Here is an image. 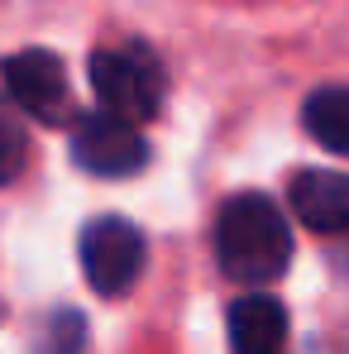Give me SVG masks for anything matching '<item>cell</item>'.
Wrapping results in <instances>:
<instances>
[{
	"instance_id": "6",
	"label": "cell",
	"mask_w": 349,
	"mask_h": 354,
	"mask_svg": "<svg viewBox=\"0 0 349 354\" xmlns=\"http://www.w3.org/2000/svg\"><path fill=\"white\" fill-rule=\"evenodd\" d=\"M292 211L316 235H345L349 230V177L306 168L292 177Z\"/></svg>"
},
{
	"instance_id": "3",
	"label": "cell",
	"mask_w": 349,
	"mask_h": 354,
	"mask_svg": "<svg viewBox=\"0 0 349 354\" xmlns=\"http://www.w3.org/2000/svg\"><path fill=\"white\" fill-rule=\"evenodd\" d=\"M149 263V244L134 221L124 216H96L82 230V273L101 297H124Z\"/></svg>"
},
{
	"instance_id": "8",
	"label": "cell",
	"mask_w": 349,
	"mask_h": 354,
	"mask_svg": "<svg viewBox=\"0 0 349 354\" xmlns=\"http://www.w3.org/2000/svg\"><path fill=\"white\" fill-rule=\"evenodd\" d=\"M301 124H306V134L321 149L349 158V86H340V82L335 86H316L301 101Z\"/></svg>"
},
{
	"instance_id": "2",
	"label": "cell",
	"mask_w": 349,
	"mask_h": 354,
	"mask_svg": "<svg viewBox=\"0 0 349 354\" xmlns=\"http://www.w3.org/2000/svg\"><path fill=\"white\" fill-rule=\"evenodd\" d=\"M91 86L111 115L153 120L163 106V62L149 53V44H120V48H96L91 53Z\"/></svg>"
},
{
	"instance_id": "9",
	"label": "cell",
	"mask_w": 349,
	"mask_h": 354,
	"mask_svg": "<svg viewBox=\"0 0 349 354\" xmlns=\"http://www.w3.org/2000/svg\"><path fill=\"white\" fill-rule=\"evenodd\" d=\"M24 158H29V139H24V129L0 111V187L24 173Z\"/></svg>"
},
{
	"instance_id": "4",
	"label": "cell",
	"mask_w": 349,
	"mask_h": 354,
	"mask_svg": "<svg viewBox=\"0 0 349 354\" xmlns=\"http://www.w3.org/2000/svg\"><path fill=\"white\" fill-rule=\"evenodd\" d=\"M0 77H5L10 101L24 115L44 120V124H67L72 120V86H67V72L53 53L24 48V53L0 62Z\"/></svg>"
},
{
	"instance_id": "1",
	"label": "cell",
	"mask_w": 349,
	"mask_h": 354,
	"mask_svg": "<svg viewBox=\"0 0 349 354\" xmlns=\"http://www.w3.org/2000/svg\"><path fill=\"white\" fill-rule=\"evenodd\" d=\"M216 259L220 273L244 288H268L287 273L292 235L273 196L263 192H239L216 216Z\"/></svg>"
},
{
	"instance_id": "5",
	"label": "cell",
	"mask_w": 349,
	"mask_h": 354,
	"mask_svg": "<svg viewBox=\"0 0 349 354\" xmlns=\"http://www.w3.org/2000/svg\"><path fill=\"white\" fill-rule=\"evenodd\" d=\"M72 158L96 177H129L149 163V139L120 115H82L72 124Z\"/></svg>"
},
{
	"instance_id": "7",
	"label": "cell",
	"mask_w": 349,
	"mask_h": 354,
	"mask_svg": "<svg viewBox=\"0 0 349 354\" xmlns=\"http://www.w3.org/2000/svg\"><path fill=\"white\" fill-rule=\"evenodd\" d=\"M225 326H230L234 354H278L283 340H287V311H283V301H273V297H263V292L239 297L230 306V316H225Z\"/></svg>"
}]
</instances>
